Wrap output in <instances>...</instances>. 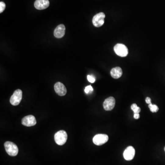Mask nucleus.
<instances>
[{
	"mask_svg": "<svg viewBox=\"0 0 165 165\" xmlns=\"http://www.w3.org/2000/svg\"><path fill=\"white\" fill-rule=\"evenodd\" d=\"M5 150L9 156H15L18 155L19 149L18 146L13 142L7 141L4 144Z\"/></svg>",
	"mask_w": 165,
	"mask_h": 165,
	"instance_id": "nucleus-1",
	"label": "nucleus"
},
{
	"mask_svg": "<svg viewBox=\"0 0 165 165\" xmlns=\"http://www.w3.org/2000/svg\"><path fill=\"white\" fill-rule=\"evenodd\" d=\"M55 141L57 145H63L65 144L67 139V135L66 131L60 130L56 133L54 136Z\"/></svg>",
	"mask_w": 165,
	"mask_h": 165,
	"instance_id": "nucleus-2",
	"label": "nucleus"
},
{
	"mask_svg": "<svg viewBox=\"0 0 165 165\" xmlns=\"http://www.w3.org/2000/svg\"><path fill=\"white\" fill-rule=\"evenodd\" d=\"M22 91L20 89L16 90L12 95L10 102L12 105L16 106L20 104L22 99Z\"/></svg>",
	"mask_w": 165,
	"mask_h": 165,
	"instance_id": "nucleus-3",
	"label": "nucleus"
},
{
	"mask_svg": "<svg viewBox=\"0 0 165 165\" xmlns=\"http://www.w3.org/2000/svg\"><path fill=\"white\" fill-rule=\"evenodd\" d=\"M114 50L117 55L121 57H125L128 54V49L122 44H117L114 47Z\"/></svg>",
	"mask_w": 165,
	"mask_h": 165,
	"instance_id": "nucleus-4",
	"label": "nucleus"
},
{
	"mask_svg": "<svg viewBox=\"0 0 165 165\" xmlns=\"http://www.w3.org/2000/svg\"><path fill=\"white\" fill-rule=\"evenodd\" d=\"M109 137L105 134H98L94 137L93 142L96 145H102L108 141Z\"/></svg>",
	"mask_w": 165,
	"mask_h": 165,
	"instance_id": "nucleus-5",
	"label": "nucleus"
},
{
	"mask_svg": "<svg viewBox=\"0 0 165 165\" xmlns=\"http://www.w3.org/2000/svg\"><path fill=\"white\" fill-rule=\"evenodd\" d=\"M105 17V14L103 13H100L96 14L93 18V24L95 27H101L104 23Z\"/></svg>",
	"mask_w": 165,
	"mask_h": 165,
	"instance_id": "nucleus-6",
	"label": "nucleus"
},
{
	"mask_svg": "<svg viewBox=\"0 0 165 165\" xmlns=\"http://www.w3.org/2000/svg\"><path fill=\"white\" fill-rule=\"evenodd\" d=\"M116 101L114 97H108L106 99L104 102L103 107L104 109L106 111H111L113 109L115 106Z\"/></svg>",
	"mask_w": 165,
	"mask_h": 165,
	"instance_id": "nucleus-7",
	"label": "nucleus"
},
{
	"mask_svg": "<svg viewBox=\"0 0 165 165\" xmlns=\"http://www.w3.org/2000/svg\"><path fill=\"white\" fill-rule=\"evenodd\" d=\"M22 124L25 126H33L36 124L35 117L33 115L27 116L23 118L22 120Z\"/></svg>",
	"mask_w": 165,
	"mask_h": 165,
	"instance_id": "nucleus-8",
	"label": "nucleus"
},
{
	"mask_svg": "<svg viewBox=\"0 0 165 165\" xmlns=\"http://www.w3.org/2000/svg\"><path fill=\"white\" fill-rule=\"evenodd\" d=\"M135 151L133 146L127 147L124 152V157L126 160H131L133 159L135 156Z\"/></svg>",
	"mask_w": 165,
	"mask_h": 165,
	"instance_id": "nucleus-9",
	"label": "nucleus"
},
{
	"mask_svg": "<svg viewBox=\"0 0 165 165\" xmlns=\"http://www.w3.org/2000/svg\"><path fill=\"white\" fill-rule=\"evenodd\" d=\"M54 89L56 94L60 96H64L66 93L65 86L61 82H57L54 85Z\"/></svg>",
	"mask_w": 165,
	"mask_h": 165,
	"instance_id": "nucleus-10",
	"label": "nucleus"
},
{
	"mask_svg": "<svg viewBox=\"0 0 165 165\" xmlns=\"http://www.w3.org/2000/svg\"><path fill=\"white\" fill-rule=\"evenodd\" d=\"M49 5V0H36L34 3V7L38 10L45 9Z\"/></svg>",
	"mask_w": 165,
	"mask_h": 165,
	"instance_id": "nucleus-11",
	"label": "nucleus"
},
{
	"mask_svg": "<svg viewBox=\"0 0 165 165\" xmlns=\"http://www.w3.org/2000/svg\"><path fill=\"white\" fill-rule=\"evenodd\" d=\"M65 34V26L63 24L58 25L55 30L54 35L57 38H61L63 37Z\"/></svg>",
	"mask_w": 165,
	"mask_h": 165,
	"instance_id": "nucleus-12",
	"label": "nucleus"
},
{
	"mask_svg": "<svg viewBox=\"0 0 165 165\" xmlns=\"http://www.w3.org/2000/svg\"><path fill=\"white\" fill-rule=\"evenodd\" d=\"M123 74V71L121 67H114L113 68L111 71V76L113 78L117 79L121 77Z\"/></svg>",
	"mask_w": 165,
	"mask_h": 165,
	"instance_id": "nucleus-13",
	"label": "nucleus"
},
{
	"mask_svg": "<svg viewBox=\"0 0 165 165\" xmlns=\"http://www.w3.org/2000/svg\"><path fill=\"white\" fill-rule=\"evenodd\" d=\"M148 106L152 113H157L158 111V107L156 105H153L152 103L149 104Z\"/></svg>",
	"mask_w": 165,
	"mask_h": 165,
	"instance_id": "nucleus-14",
	"label": "nucleus"
},
{
	"mask_svg": "<svg viewBox=\"0 0 165 165\" xmlns=\"http://www.w3.org/2000/svg\"><path fill=\"white\" fill-rule=\"evenodd\" d=\"M93 91V88L91 85L87 86V87H85V90H84V91L86 94H89V93L92 92Z\"/></svg>",
	"mask_w": 165,
	"mask_h": 165,
	"instance_id": "nucleus-15",
	"label": "nucleus"
},
{
	"mask_svg": "<svg viewBox=\"0 0 165 165\" xmlns=\"http://www.w3.org/2000/svg\"><path fill=\"white\" fill-rule=\"evenodd\" d=\"M6 8V4L4 2H0V13H2Z\"/></svg>",
	"mask_w": 165,
	"mask_h": 165,
	"instance_id": "nucleus-16",
	"label": "nucleus"
},
{
	"mask_svg": "<svg viewBox=\"0 0 165 165\" xmlns=\"http://www.w3.org/2000/svg\"><path fill=\"white\" fill-rule=\"evenodd\" d=\"M87 79L89 82H91V83H94L95 81V78L92 76L90 75L87 76Z\"/></svg>",
	"mask_w": 165,
	"mask_h": 165,
	"instance_id": "nucleus-17",
	"label": "nucleus"
},
{
	"mask_svg": "<svg viewBox=\"0 0 165 165\" xmlns=\"http://www.w3.org/2000/svg\"><path fill=\"white\" fill-rule=\"evenodd\" d=\"M140 111H141V109H140V107L137 106L135 109H134L133 110V112H134V113H140Z\"/></svg>",
	"mask_w": 165,
	"mask_h": 165,
	"instance_id": "nucleus-18",
	"label": "nucleus"
},
{
	"mask_svg": "<svg viewBox=\"0 0 165 165\" xmlns=\"http://www.w3.org/2000/svg\"><path fill=\"white\" fill-rule=\"evenodd\" d=\"M145 102H146V103L149 104H151V99H150L149 97H147L145 99Z\"/></svg>",
	"mask_w": 165,
	"mask_h": 165,
	"instance_id": "nucleus-19",
	"label": "nucleus"
},
{
	"mask_svg": "<svg viewBox=\"0 0 165 165\" xmlns=\"http://www.w3.org/2000/svg\"><path fill=\"white\" fill-rule=\"evenodd\" d=\"M134 117L135 119H138L140 117V115H139V113H135L134 114Z\"/></svg>",
	"mask_w": 165,
	"mask_h": 165,
	"instance_id": "nucleus-20",
	"label": "nucleus"
},
{
	"mask_svg": "<svg viewBox=\"0 0 165 165\" xmlns=\"http://www.w3.org/2000/svg\"><path fill=\"white\" fill-rule=\"evenodd\" d=\"M137 106V104H132V106H131V109H132V110L133 111V110H134V109H135Z\"/></svg>",
	"mask_w": 165,
	"mask_h": 165,
	"instance_id": "nucleus-21",
	"label": "nucleus"
},
{
	"mask_svg": "<svg viewBox=\"0 0 165 165\" xmlns=\"http://www.w3.org/2000/svg\"><path fill=\"white\" fill-rule=\"evenodd\" d=\"M164 150H165V148H164Z\"/></svg>",
	"mask_w": 165,
	"mask_h": 165,
	"instance_id": "nucleus-22",
	"label": "nucleus"
}]
</instances>
